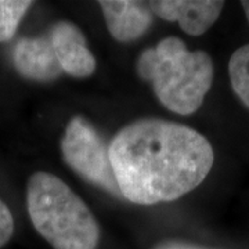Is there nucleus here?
I'll use <instances>...</instances> for the list:
<instances>
[{"label": "nucleus", "mask_w": 249, "mask_h": 249, "mask_svg": "<svg viewBox=\"0 0 249 249\" xmlns=\"http://www.w3.org/2000/svg\"><path fill=\"white\" fill-rule=\"evenodd\" d=\"M109 160L124 199L155 205L199 186L213 166L214 152L208 139L190 126L142 118L114 136Z\"/></svg>", "instance_id": "obj_1"}, {"label": "nucleus", "mask_w": 249, "mask_h": 249, "mask_svg": "<svg viewBox=\"0 0 249 249\" xmlns=\"http://www.w3.org/2000/svg\"><path fill=\"white\" fill-rule=\"evenodd\" d=\"M137 75L152 85L160 103L178 115L196 112L213 83V61L204 50H188L169 36L145 49L136 62Z\"/></svg>", "instance_id": "obj_2"}, {"label": "nucleus", "mask_w": 249, "mask_h": 249, "mask_svg": "<svg viewBox=\"0 0 249 249\" xmlns=\"http://www.w3.org/2000/svg\"><path fill=\"white\" fill-rule=\"evenodd\" d=\"M27 209L35 230L54 249H97L100 227L79 196L49 172L27 184Z\"/></svg>", "instance_id": "obj_3"}, {"label": "nucleus", "mask_w": 249, "mask_h": 249, "mask_svg": "<svg viewBox=\"0 0 249 249\" xmlns=\"http://www.w3.org/2000/svg\"><path fill=\"white\" fill-rule=\"evenodd\" d=\"M65 163L76 175L111 196L124 198L116 183L109 160V145L83 116H73L61 139Z\"/></svg>", "instance_id": "obj_4"}, {"label": "nucleus", "mask_w": 249, "mask_h": 249, "mask_svg": "<svg viewBox=\"0 0 249 249\" xmlns=\"http://www.w3.org/2000/svg\"><path fill=\"white\" fill-rule=\"evenodd\" d=\"M13 65L18 75L35 82H53L64 73L47 31L21 37L13 49Z\"/></svg>", "instance_id": "obj_5"}, {"label": "nucleus", "mask_w": 249, "mask_h": 249, "mask_svg": "<svg viewBox=\"0 0 249 249\" xmlns=\"http://www.w3.org/2000/svg\"><path fill=\"white\" fill-rule=\"evenodd\" d=\"M64 73L73 78H88L96 71V58L86 45L85 35L70 21H57L47 29Z\"/></svg>", "instance_id": "obj_6"}, {"label": "nucleus", "mask_w": 249, "mask_h": 249, "mask_svg": "<svg viewBox=\"0 0 249 249\" xmlns=\"http://www.w3.org/2000/svg\"><path fill=\"white\" fill-rule=\"evenodd\" d=\"M152 14L165 21H176L190 36H201L217 21L224 1L217 0H158L148 3Z\"/></svg>", "instance_id": "obj_7"}, {"label": "nucleus", "mask_w": 249, "mask_h": 249, "mask_svg": "<svg viewBox=\"0 0 249 249\" xmlns=\"http://www.w3.org/2000/svg\"><path fill=\"white\" fill-rule=\"evenodd\" d=\"M98 6L104 14L111 36L118 42H133L147 34L152 24L148 3L136 0H101Z\"/></svg>", "instance_id": "obj_8"}, {"label": "nucleus", "mask_w": 249, "mask_h": 249, "mask_svg": "<svg viewBox=\"0 0 249 249\" xmlns=\"http://www.w3.org/2000/svg\"><path fill=\"white\" fill-rule=\"evenodd\" d=\"M229 76L234 93L249 109V45L241 46L231 54Z\"/></svg>", "instance_id": "obj_9"}, {"label": "nucleus", "mask_w": 249, "mask_h": 249, "mask_svg": "<svg viewBox=\"0 0 249 249\" xmlns=\"http://www.w3.org/2000/svg\"><path fill=\"white\" fill-rule=\"evenodd\" d=\"M34 1L27 0H0V42L11 40L18 25Z\"/></svg>", "instance_id": "obj_10"}, {"label": "nucleus", "mask_w": 249, "mask_h": 249, "mask_svg": "<svg viewBox=\"0 0 249 249\" xmlns=\"http://www.w3.org/2000/svg\"><path fill=\"white\" fill-rule=\"evenodd\" d=\"M14 232V219L9 206L0 199V248H3Z\"/></svg>", "instance_id": "obj_11"}, {"label": "nucleus", "mask_w": 249, "mask_h": 249, "mask_svg": "<svg viewBox=\"0 0 249 249\" xmlns=\"http://www.w3.org/2000/svg\"><path fill=\"white\" fill-rule=\"evenodd\" d=\"M154 249H212L206 248V247H201L196 244H191V242H186V241H163L158 244Z\"/></svg>", "instance_id": "obj_12"}, {"label": "nucleus", "mask_w": 249, "mask_h": 249, "mask_svg": "<svg viewBox=\"0 0 249 249\" xmlns=\"http://www.w3.org/2000/svg\"><path fill=\"white\" fill-rule=\"evenodd\" d=\"M241 6H242L244 13H245L247 19H248V22H249V0H244V1H241Z\"/></svg>", "instance_id": "obj_13"}]
</instances>
